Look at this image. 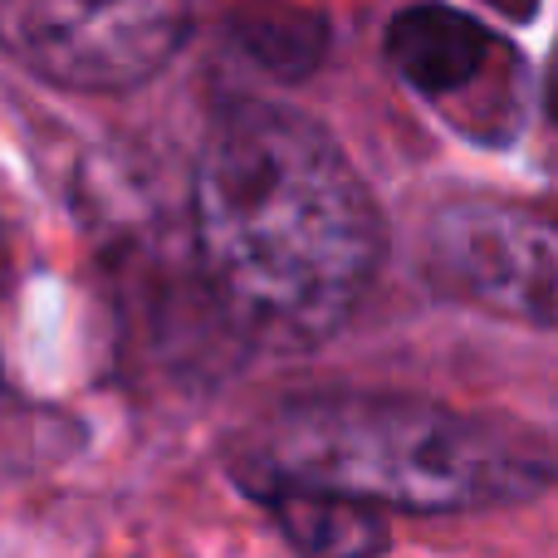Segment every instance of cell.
<instances>
[{
  "label": "cell",
  "instance_id": "3957f363",
  "mask_svg": "<svg viewBox=\"0 0 558 558\" xmlns=\"http://www.w3.org/2000/svg\"><path fill=\"white\" fill-rule=\"evenodd\" d=\"M202 0H0V49L39 78L118 94L182 49Z\"/></svg>",
  "mask_w": 558,
  "mask_h": 558
},
{
  "label": "cell",
  "instance_id": "52a82bcc",
  "mask_svg": "<svg viewBox=\"0 0 558 558\" xmlns=\"http://www.w3.org/2000/svg\"><path fill=\"white\" fill-rule=\"evenodd\" d=\"M270 505L279 534L304 554H377L387 549V524L377 520V505L348 500L324 490H275L260 495Z\"/></svg>",
  "mask_w": 558,
  "mask_h": 558
},
{
  "label": "cell",
  "instance_id": "9c48e42d",
  "mask_svg": "<svg viewBox=\"0 0 558 558\" xmlns=\"http://www.w3.org/2000/svg\"><path fill=\"white\" fill-rule=\"evenodd\" d=\"M544 108H549V118L558 123V49H554V64H549V88H544Z\"/></svg>",
  "mask_w": 558,
  "mask_h": 558
},
{
  "label": "cell",
  "instance_id": "8992f818",
  "mask_svg": "<svg viewBox=\"0 0 558 558\" xmlns=\"http://www.w3.org/2000/svg\"><path fill=\"white\" fill-rule=\"evenodd\" d=\"M231 39L270 78H304L328 49V20L289 0H245L231 10Z\"/></svg>",
  "mask_w": 558,
  "mask_h": 558
},
{
  "label": "cell",
  "instance_id": "277c9868",
  "mask_svg": "<svg viewBox=\"0 0 558 558\" xmlns=\"http://www.w3.org/2000/svg\"><path fill=\"white\" fill-rule=\"evenodd\" d=\"M432 279L481 308L558 328V221L514 206H451L426 241Z\"/></svg>",
  "mask_w": 558,
  "mask_h": 558
},
{
  "label": "cell",
  "instance_id": "6da1fadb",
  "mask_svg": "<svg viewBox=\"0 0 558 558\" xmlns=\"http://www.w3.org/2000/svg\"><path fill=\"white\" fill-rule=\"evenodd\" d=\"M192 231L226 324L279 353L333 338L383 260V221L343 147L314 118L255 98L206 133Z\"/></svg>",
  "mask_w": 558,
  "mask_h": 558
},
{
  "label": "cell",
  "instance_id": "ba28073f",
  "mask_svg": "<svg viewBox=\"0 0 558 558\" xmlns=\"http://www.w3.org/2000/svg\"><path fill=\"white\" fill-rule=\"evenodd\" d=\"M481 5L500 10V15H510V20H530L534 10H539V0H481Z\"/></svg>",
  "mask_w": 558,
  "mask_h": 558
},
{
  "label": "cell",
  "instance_id": "7a4b0ae2",
  "mask_svg": "<svg viewBox=\"0 0 558 558\" xmlns=\"http://www.w3.org/2000/svg\"><path fill=\"white\" fill-rule=\"evenodd\" d=\"M245 490H324L422 514L500 510L544 490V461L481 416L407 397H304L245 426Z\"/></svg>",
  "mask_w": 558,
  "mask_h": 558
},
{
  "label": "cell",
  "instance_id": "5b68a950",
  "mask_svg": "<svg viewBox=\"0 0 558 558\" xmlns=\"http://www.w3.org/2000/svg\"><path fill=\"white\" fill-rule=\"evenodd\" d=\"M495 54V35L465 10L412 5L387 25V59L426 98L461 94Z\"/></svg>",
  "mask_w": 558,
  "mask_h": 558
}]
</instances>
